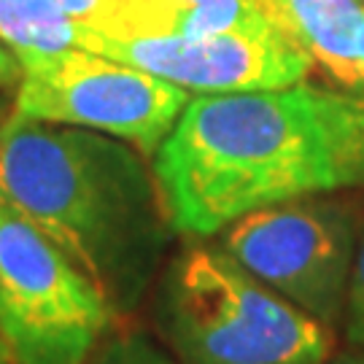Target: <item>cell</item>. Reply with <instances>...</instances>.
Here are the masks:
<instances>
[{
  "instance_id": "3",
  "label": "cell",
  "mask_w": 364,
  "mask_h": 364,
  "mask_svg": "<svg viewBox=\"0 0 364 364\" xmlns=\"http://www.w3.org/2000/svg\"><path fill=\"white\" fill-rule=\"evenodd\" d=\"M154 321L178 364H326L332 353L329 326L205 243L165 262Z\"/></svg>"
},
{
  "instance_id": "5",
  "label": "cell",
  "mask_w": 364,
  "mask_h": 364,
  "mask_svg": "<svg viewBox=\"0 0 364 364\" xmlns=\"http://www.w3.org/2000/svg\"><path fill=\"white\" fill-rule=\"evenodd\" d=\"M362 224L353 205L299 197L221 230V248L275 294L329 329L343 321Z\"/></svg>"
},
{
  "instance_id": "16",
  "label": "cell",
  "mask_w": 364,
  "mask_h": 364,
  "mask_svg": "<svg viewBox=\"0 0 364 364\" xmlns=\"http://www.w3.org/2000/svg\"><path fill=\"white\" fill-rule=\"evenodd\" d=\"M362 3H364V0H362Z\"/></svg>"
},
{
  "instance_id": "7",
  "label": "cell",
  "mask_w": 364,
  "mask_h": 364,
  "mask_svg": "<svg viewBox=\"0 0 364 364\" xmlns=\"http://www.w3.org/2000/svg\"><path fill=\"white\" fill-rule=\"evenodd\" d=\"M81 49L165 78L197 95L284 90L313 70L311 54L281 27L235 30L205 38L135 36L111 38L92 30Z\"/></svg>"
},
{
  "instance_id": "14",
  "label": "cell",
  "mask_w": 364,
  "mask_h": 364,
  "mask_svg": "<svg viewBox=\"0 0 364 364\" xmlns=\"http://www.w3.org/2000/svg\"><path fill=\"white\" fill-rule=\"evenodd\" d=\"M0 364H16L11 351H9V346H6V340H3V335H0Z\"/></svg>"
},
{
  "instance_id": "15",
  "label": "cell",
  "mask_w": 364,
  "mask_h": 364,
  "mask_svg": "<svg viewBox=\"0 0 364 364\" xmlns=\"http://www.w3.org/2000/svg\"><path fill=\"white\" fill-rule=\"evenodd\" d=\"M3 122H6V111H3V105H0V127H3Z\"/></svg>"
},
{
  "instance_id": "1",
  "label": "cell",
  "mask_w": 364,
  "mask_h": 364,
  "mask_svg": "<svg viewBox=\"0 0 364 364\" xmlns=\"http://www.w3.org/2000/svg\"><path fill=\"white\" fill-rule=\"evenodd\" d=\"M173 230L208 237L251 210L364 183V87L197 95L154 154Z\"/></svg>"
},
{
  "instance_id": "11",
  "label": "cell",
  "mask_w": 364,
  "mask_h": 364,
  "mask_svg": "<svg viewBox=\"0 0 364 364\" xmlns=\"http://www.w3.org/2000/svg\"><path fill=\"white\" fill-rule=\"evenodd\" d=\"M22 81V63L19 57L0 41V92L14 90Z\"/></svg>"
},
{
  "instance_id": "13",
  "label": "cell",
  "mask_w": 364,
  "mask_h": 364,
  "mask_svg": "<svg viewBox=\"0 0 364 364\" xmlns=\"http://www.w3.org/2000/svg\"><path fill=\"white\" fill-rule=\"evenodd\" d=\"M332 364H364V353H346V356H338Z\"/></svg>"
},
{
  "instance_id": "8",
  "label": "cell",
  "mask_w": 364,
  "mask_h": 364,
  "mask_svg": "<svg viewBox=\"0 0 364 364\" xmlns=\"http://www.w3.org/2000/svg\"><path fill=\"white\" fill-rule=\"evenodd\" d=\"M278 27L343 87H364L356 68L362 0H264Z\"/></svg>"
},
{
  "instance_id": "10",
  "label": "cell",
  "mask_w": 364,
  "mask_h": 364,
  "mask_svg": "<svg viewBox=\"0 0 364 364\" xmlns=\"http://www.w3.org/2000/svg\"><path fill=\"white\" fill-rule=\"evenodd\" d=\"M343 329L348 343L364 351V227L356 243V257H353L351 284H348V299H346V313H343Z\"/></svg>"
},
{
  "instance_id": "12",
  "label": "cell",
  "mask_w": 364,
  "mask_h": 364,
  "mask_svg": "<svg viewBox=\"0 0 364 364\" xmlns=\"http://www.w3.org/2000/svg\"><path fill=\"white\" fill-rule=\"evenodd\" d=\"M356 68H359V78L364 84V22L359 27V38H356Z\"/></svg>"
},
{
  "instance_id": "4",
  "label": "cell",
  "mask_w": 364,
  "mask_h": 364,
  "mask_svg": "<svg viewBox=\"0 0 364 364\" xmlns=\"http://www.w3.org/2000/svg\"><path fill=\"white\" fill-rule=\"evenodd\" d=\"M119 316L97 284L0 195V335L16 364H84Z\"/></svg>"
},
{
  "instance_id": "9",
  "label": "cell",
  "mask_w": 364,
  "mask_h": 364,
  "mask_svg": "<svg viewBox=\"0 0 364 364\" xmlns=\"http://www.w3.org/2000/svg\"><path fill=\"white\" fill-rule=\"evenodd\" d=\"M84 364H178L154 335L141 326H114Z\"/></svg>"
},
{
  "instance_id": "6",
  "label": "cell",
  "mask_w": 364,
  "mask_h": 364,
  "mask_svg": "<svg viewBox=\"0 0 364 364\" xmlns=\"http://www.w3.org/2000/svg\"><path fill=\"white\" fill-rule=\"evenodd\" d=\"M14 111L127 141L144 156L165 144L192 95L141 68L87 49L22 54Z\"/></svg>"
},
{
  "instance_id": "2",
  "label": "cell",
  "mask_w": 364,
  "mask_h": 364,
  "mask_svg": "<svg viewBox=\"0 0 364 364\" xmlns=\"http://www.w3.org/2000/svg\"><path fill=\"white\" fill-rule=\"evenodd\" d=\"M0 195L90 275L119 318L144 305L176 230L138 149L14 111L0 127Z\"/></svg>"
}]
</instances>
